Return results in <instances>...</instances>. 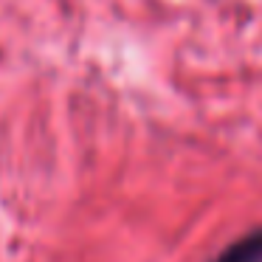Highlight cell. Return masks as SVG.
I'll return each mask as SVG.
<instances>
[{
	"label": "cell",
	"mask_w": 262,
	"mask_h": 262,
	"mask_svg": "<svg viewBox=\"0 0 262 262\" xmlns=\"http://www.w3.org/2000/svg\"><path fill=\"white\" fill-rule=\"evenodd\" d=\"M211 262H262V228L243 234L220 251Z\"/></svg>",
	"instance_id": "cell-1"
}]
</instances>
